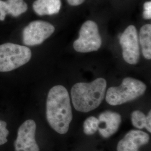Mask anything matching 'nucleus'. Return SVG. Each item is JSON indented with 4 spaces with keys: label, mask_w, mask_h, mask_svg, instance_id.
Segmentation results:
<instances>
[{
    "label": "nucleus",
    "mask_w": 151,
    "mask_h": 151,
    "mask_svg": "<svg viewBox=\"0 0 151 151\" xmlns=\"http://www.w3.org/2000/svg\"><path fill=\"white\" fill-rule=\"evenodd\" d=\"M85 0H67L68 3L71 6L80 5L82 4L84 2Z\"/></svg>",
    "instance_id": "obj_19"
},
{
    "label": "nucleus",
    "mask_w": 151,
    "mask_h": 151,
    "mask_svg": "<svg viewBox=\"0 0 151 151\" xmlns=\"http://www.w3.org/2000/svg\"><path fill=\"white\" fill-rule=\"evenodd\" d=\"M144 11L143 18L146 20H150L151 19V2L147 1L144 4Z\"/></svg>",
    "instance_id": "obj_17"
},
{
    "label": "nucleus",
    "mask_w": 151,
    "mask_h": 151,
    "mask_svg": "<svg viewBox=\"0 0 151 151\" xmlns=\"http://www.w3.org/2000/svg\"><path fill=\"white\" fill-rule=\"evenodd\" d=\"M139 40L142 53L147 60L151 59V25L146 24L140 29Z\"/></svg>",
    "instance_id": "obj_13"
},
{
    "label": "nucleus",
    "mask_w": 151,
    "mask_h": 151,
    "mask_svg": "<svg viewBox=\"0 0 151 151\" xmlns=\"http://www.w3.org/2000/svg\"><path fill=\"white\" fill-rule=\"evenodd\" d=\"M55 30L54 27L48 22L37 20L31 22L22 31L23 43L34 46L43 43Z\"/></svg>",
    "instance_id": "obj_6"
},
{
    "label": "nucleus",
    "mask_w": 151,
    "mask_h": 151,
    "mask_svg": "<svg viewBox=\"0 0 151 151\" xmlns=\"http://www.w3.org/2000/svg\"><path fill=\"white\" fill-rule=\"evenodd\" d=\"M36 129V123L32 119L25 121L20 126L14 144L15 151H40L35 139Z\"/></svg>",
    "instance_id": "obj_8"
},
{
    "label": "nucleus",
    "mask_w": 151,
    "mask_h": 151,
    "mask_svg": "<svg viewBox=\"0 0 151 151\" xmlns=\"http://www.w3.org/2000/svg\"><path fill=\"white\" fill-rule=\"evenodd\" d=\"M27 10V4L24 0H0L1 21H4L7 14L16 17Z\"/></svg>",
    "instance_id": "obj_11"
},
{
    "label": "nucleus",
    "mask_w": 151,
    "mask_h": 151,
    "mask_svg": "<svg viewBox=\"0 0 151 151\" xmlns=\"http://www.w3.org/2000/svg\"><path fill=\"white\" fill-rule=\"evenodd\" d=\"M145 128L150 133H151V111L146 116V122Z\"/></svg>",
    "instance_id": "obj_18"
},
{
    "label": "nucleus",
    "mask_w": 151,
    "mask_h": 151,
    "mask_svg": "<svg viewBox=\"0 0 151 151\" xmlns=\"http://www.w3.org/2000/svg\"><path fill=\"white\" fill-rule=\"evenodd\" d=\"M99 121L95 116H90L87 118L83 123V132L85 134L91 135L95 134L99 128Z\"/></svg>",
    "instance_id": "obj_14"
},
{
    "label": "nucleus",
    "mask_w": 151,
    "mask_h": 151,
    "mask_svg": "<svg viewBox=\"0 0 151 151\" xmlns=\"http://www.w3.org/2000/svg\"><path fill=\"white\" fill-rule=\"evenodd\" d=\"M100 134L104 138H108L114 134L119 129L122 123V117L119 114L111 111H106L99 116Z\"/></svg>",
    "instance_id": "obj_10"
},
{
    "label": "nucleus",
    "mask_w": 151,
    "mask_h": 151,
    "mask_svg": "<svg viewBox=\"0 0 151 151\" xmlns=\"http://www.w3.org/2000/svg\"><path fill=\"white\" fill-rule=\"evenodd\" d=\"M124 60L130 65H135L139 60V44L137 29L134 25L127 27L120 38Z\"/></svg>",
    "instance_id": "obj_7"
},
{
    "label": "nucleus",
    "mask_w": 151,
    "mask_h": 151,
    "mask_svg": "<svg viewBox=\"0 0 151 151\" xmlns=\"http://www.w3.org/2000/svg\"><path fill=\"white\" fill-rule=\"evenodd\" d=\"M146 85L142 81L131 77L125 78L118 87H111L106 94V102L113 106L119 105L134 100L143 95Z\"/></svg>",
    "instance_id": "obj_3"
},
{
    "label": "nucleus",
    "mask_w": 151,
    "mask_h": 151,
    "mask_svg": "<svg viewBox=\"0 0 151 151\" xmlns=\"http://www.w3.org/2000/svg\"><path fill=\"white\" fill-rule=\"evenodd\" d=\"M32 57L31 50L27 47L7 43L0 45V72L15 70L25 65Z\"/></svg>",
    "instance_id": "obj_4"
},
{
    "label": "nucleus",
    "mask_w": 151,
    "mask_h": 151,
    "mask_svg": "<svg viewBox=\"0 0 151 151\" xmlns=\"http://www.w3.org/2000/svg\"><path fill=\"white\" fill-rule=\"evenodd\" d=\"M9 131L7 129V123L0 120V146L5 145L7 142Z\"/></svg>",
    "instance_id": "obj_16"
},
{
    "label": "nucleus",
    "mask_w": 151,
    "mask_h": 151,
    "mask_svg": "<svg viewBox=\"0 0 151 151\" xmlns=\"http://www.w3.org/2000/svg\"><path fill=\"white\" fill-rule=\"evenodd\" d=\"M150 140L149 135L139 130H132L119 141L117 151H139L141 146H144Z\"/></svg>",
    "instance_id": "obj_9"
},
{
    "label": "nucleus",
    "mask_w": 151,
    "mask_h": 151,
    "mask_svg": "<svg viewBox=\"0 0 151 151\" xmlns=\"http://www.w3.org/2000/svg\"><path fill=\"white\" fill-rule=\"evenodd\" d=\"M79 35V38L73 43V48L76 51L88 53L97 51L101 47L102 40L95 22L88 20L83 23Z\"/></svg>",
    "instance_id": "obj_5"
},
{
    "label": "nucleus",
    "mask_w": 151,
    "mask_h": 151,
    "mask_svg": "<svg viewBox=\"0 0 151 151\" xmlns=\"http://www.w3.org/2000/svg\"><path fill=\"white\" fill-rule=\"evenodd\" d=\"M60 7V0H36L32 4L34 11L39 16L57 14Z\"/></svg>",
    "instance_id": "obj_12"
},
{
    "label": "nucleus",
    "mask_w": 151,
    "mask_h": 151,
    "mask_svg": "<svg viewBox=\"0 0 151 151\" xmlns=\"http://www.w3.org/2000/svg\"><path fill=\"white\" fill-rule=\"evenodd\" d=\"M46 117L49 125L56 132L65 134L72 120L70 98L62 85L53 87L48 92L46 104Z\"/></svg>",
    "instance_id": "obj_1"
},
{
    "label": "nucleus",
    "mask_w": 151,
    "mask_h": 151,
    "mask_svg": "<svg viewBox=\"0 0 151 151\" xmlns=\"http://www.w3.org/2000/svg\"><path fill=\"white\" fill-rule=\"evenodd\" d=\"M106 86V81L103 78H98L90 83H76L70 91L75 109L82 113L96 109L104 99Z\"/></svg>",
    "instance_id": "obj_2"
},
{
    "label": "nucleus",
    "mask_w": 151,
    "mask_h": 151,
    "mask_svg": "<svg viewBox=\"0 0 151 151\" xmlns=\"http://www.w3.org/2000/svg\"><path fill=\"white\" fill-rule=\"evenodd\" d=\"M131 120L133 125L137 129L145 128L146 116L139 110L134 111L131 115Z\"/></svg>",
    "instance_id": "obj_15"
}]
</instances>
